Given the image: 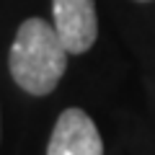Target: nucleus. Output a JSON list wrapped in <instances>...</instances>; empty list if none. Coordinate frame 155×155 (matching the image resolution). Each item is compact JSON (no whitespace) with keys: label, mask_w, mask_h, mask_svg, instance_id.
Returning <instances> with one entry per match:
<instances>
[{"label":"nucleus","mask_w":155,"mask_h":155,"mask_svg":"<svg viewBox=\"0 0 155 155\" xmlns=\"http://www.w3.org/2000/svg\"><path fill=\"white\" fill-rule=\"evenodd\" d=\"M52 26L70 54H83L96 44L98 21L93 0H52Z\"/></svg>","instance_id":"2"},{"label":"nucleus","mask_w":155,"mask_h":155,"mask_svg":"<svg viewBox=\"0 0 155 155\" xmlns=\"http://www.w3.org/2000/svg\"><path fill=\"white\" fill-rule=\"evenodd\" d=\"M67 54L54 26L44 18H26L11 44L8 67L18 88L31 96H47L60 85L67 67Z\"/></svg>","instance_id":"1"},{"label":"nucleus","mask_w":155,"mask_h":155,"mask_svg":"<svg viewBox=\"0 0 155 155\" xmlns=\"http://www.w3.org/2000/svg\"><path fill=\"white\" fill-rule=\"evenodd\" d=\"M140 3H147V0H140Z\"/></svg>","instance_id":"4"},{"label":"nucleus","mask_w":155,"mask_h":155,"mask_svg":"<svg viewBox=\"0 0 155 155\" xmlns=\"http://www.w3.org/2000/svg\"><path fill=\"white\" fill-rule=\"evenodd\" d=\"M47 155H104V140L96 122L83 109H65L54 122Z\"/></svg>","instance_id":"3"}]
</instances>
